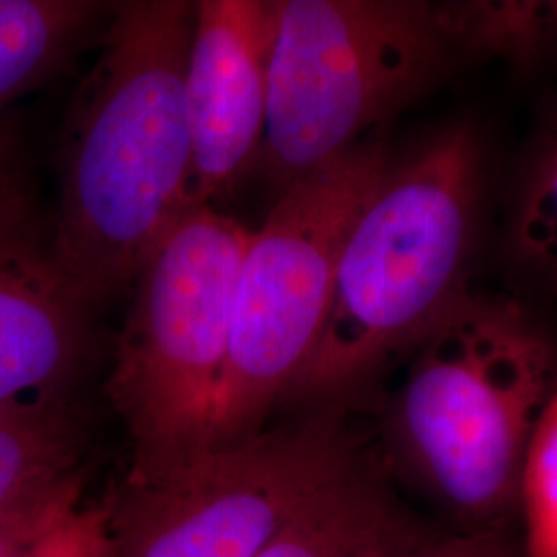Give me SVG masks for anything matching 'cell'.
Returning <instances> with one entry per match:
<instances>
[{"instance_id": "6da1fadb", "label": "cell", "mask_w": 557, "mask_h": 557, "mask_svg": "<svg viewBox=\"0 0 557 557\" xmlns=\"http://www.w3.org/2000/svg\"><path fill=\"white\" fill-rule=\"evenodd\" d=\"M193 23L190 0L112 2L98 57L69 103L50 244L89 310L131 289L158 239L195 205Z\"/></svg>"}, {"instance_id": "7a4b0ae2", "label": "cell", "mask_w": 557, "mask_h": 557, "mask_svg": "<svg viewBox=\"0 0 557 557\" xmlns=\"http://www.w3.org/2000/svg\"><path fill=\"white\" fill-rule=\"evenodd\" d=\"M485 195L475 124L436 128L393 158L354 221L319 341L281 405L351 407L469 287Z\"/></svg>"}, {"instance_id": "3957f363", "label": "cell", "mask_w": 557, "mask_h": 557, "mask_svg": "<svg viewBox=\"0 0 557 557\" xmlns=\"http://www.w3.org/2000/svg\"><path fill=\"white\" fill-rule=\"evenodd\" d=\"M409 356L386 418L393 455L475 529L498 527L556 391V341L522 301L467 287Z\"/></svg>"}, {"instance_id": "277c9868", "label": "cell", "mask_w": 557, "mask_h": 557, "mask_svg": "<svg viewBox=\"0 0 557 557\" xmlns=\"http://www.w3.org/2000/svg\"><path fill=\"white\" fill-rule=\"evenodd\" d=\"M458 60L438 2L275 0L252 180L277 199L423 98Z\"/></svg>"}, {"instance_id": "5b68a950", "label": "cell", "mask_w": 557, "mask_h": 557, "mask_svg": "<svg viewBox=\"0 0 557 557\" xmlns=\"http://www.w3.org/2000/svg\"><path fill=\"white\" fill-rule=\"evenodd\" d=\"M250 232L190 205L131 283L108 397L131 438L126 485L174 475L207 450Z\"/></svg>"}, {"instance_id": "8992f818", "label": "cell", "mask_w": 557, "mask_h": 557, "mask_svg": "<svg viewBox=\"0 0 557 557\" xmlns=\"http://www.w3.org/2000/svg\"><path fill=\"white\" fill-rule=\"evenodd\" d=\"M393 161L376 131L273 200L239 264L207 448L252 438L298 379L326 319L338 257Z\"/></svg>"}, {"instance_id": "52a82bcc", "label": "cell", "mask_w": 557, "mask_h": 557, "mask_svg": "<svg viewBox=\"0 0 557 557\" xmlns=\"http://www.w3.org/2000/svg\"><path fill=\"white\" fill-rule=\"evenodd\" d=\"M347 411H299L252 438L202 450L158 483H124L108 508L110 557L259 556L368 448Z\"/></svg>"}, {"instance_id": "ba28073f", "label": "cell", "mask_w": 557, "mask_h": 557, "mask_svg": "<svg viewBox=\"0 0 557 557\" xmlns=\"http://www.w3.org/2000/svg\"><path fill=\"white\" fill-rule=\"evenodd\" d=\"M275 0H199L186 60L193 200L218 207L255 178L269 110Z\"/></svg>"}, {"instance_id": "9c48e42d", "label": "cell", "mask_w": 557, "mask_h": 557, "mask_svg": "<svg viewBox=\"0 0 557 557\" xmlns=\"http://www.w3.org/2000/svg\"><path fill=\"white\" fill-rule=\"evenodd\" d=\"M91 310L64 278L27 190L0 205V409L69 398Z\"/></svg>"}, {"instance_id": "30bf717a", "label": "cell", "mask_w": 557, "mask_h": 557, "mask_svg": "<svg viewBox=\"0 0 557 557\" xmlns=\"http://www.w3.org/2000/svg\"><path fill=\"white\" fill-rule=\"evenodd\" d=\"M428 539L368 446L257 557H395Z\"/></svg>"}, {"instance_id": "8fae6325", "label": "cell", "mask_w": 557, "mask_h": 557, "mask_svg": "<svg viewBox=\"0 0 557 557\" xmlns=\"http://www.w3.org/2000/svg\"><path fill=\"white\" fill-rule=\"evenodd\" d=\"M112 2L0 0V116L100 40Z\"/></svg>"}, {"instance_id": "7c38bea8", "label": "cell", "mask_w": 557, "mask_h": 557, "mask_svg": "<svg viewBox=\"0 0 557 557\" xmlns=\"http://www.w3.org/2000/svg\"><path fill=\"white\" fill-rule=\"evenodd\" d=\"M87 434L69 398L0 409V517L81 473Z\"/></svg>"}, {"instance_id": "4fadbf2b", "label": "cell", "mask_w": 557, "mask_h": 557, "mask_svg": "<svg viewBox=\"0 0 557 557\" xmlns=\"http://www.w3.org/2000/svg\"><path fill=\"white\" fill-rule=\"evenodd\" d=\"M506 255L520 277L557 294V101L518 174L506 221Z\"/></svg>"}, {"instance_id": "5bb4252c", "label": "cell", "mask_w": 557, "mask_h": 557, "mask_svg": "<svg viewBox=\"0 0 557 557\" xmlns=\"http://www.w3.org/2000/svg\"><path fill=\"white\" fill-rule=\"evenodd\" d=\"M438 7L460 60L529 66L557 48L556 0H460Z\"/></svg>"}, {"instance_id": "9a60e30c", "label": "cell", "mask_w": 557, "mask_h": 557, "mask_svg": "<svg viewBox=\"0 0 557 557\" xmlns=\"http://www.w3.org/2000/svg\"><path fill=\"white\" fill-rule=\"evenodd\" d=\"M517 506L522 517V557H557V386L529 440Z\"/></svg>"}, {"instance_id": "2e32d148", "label": "cell", "mask_w": 557, "mask_h": 557, "mask_svg": "<svg viewBox=\"0 0 557 557\" xmlns=\"http://www.w3.org/2000/svg\"><path fill=\"white\" fill-rule=\"evenodd\" d=\"M4 557H110V512L79 506Z\"/></svg>"}, {"instance_id": "e0dca14e", "label": "cell", "mask_w": 557, "mask_h": 557, "mask_svg": "<svg viewBox=\"0 0 557 557\" xmlns=\"http://www.w3.org/2000/svg\"><path fill=\"white\" fill-rule=\"evenodd\" d=\"M85 475L83 471L62 481L50 492L0 517V557L9 556L23 543L38 537L46 529L54 527L62 518L79 508Z\"/></svg>"}, {"instance_id": "ac0fdd59", "label": "cell", "mask_w": 557, "mask_h": 557, "mask_svg": "<svg viewBox=\"0 0 557 557\" xmlns=\"http://www.w3.org/2000/svg\"><path fill=\"white\" fill-rule=\"evenodd\" d=\"M395 557H522V554L499 527H492L473 529L457 537L428 539Z\"/></svg>"}, {"instance_id": "d6986e66", "label": "cell", "mask_w": 557, "mask_h": 557, "mask_svg": "<svg viewBox=\"0 0 557 557\" xmlns=\"http://www.w3.org/2000/svg\"><path fill=\"white\" fill-rule=\"evenodd\" d=\"M25 190L23 140L20 122L11 114L0 116V205Z\"/></svg>"}]
</instances>
